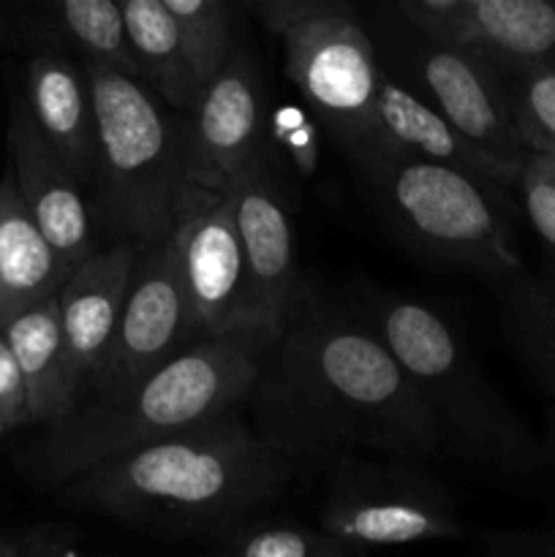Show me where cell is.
I'll return each instance as SVG.
<instances>
[{"mask_svg":"<svg viewBox=\"0 0 555 557\" xmlns=\"http://www.w3.org/2000/svg\"><path fill=\"white\" fill-rule=\"evenodd\" d=\"M163 5L177 25L196 79L207 87L237 49L232 5L226 0H163Z\"/></svg>","mask_w":555,"mask_h":557,"instance_id":"obj_23","label":"cell"},{"mask_svg":"<svg viewBox=\"0 0 555 557\" xmlns=\"http://www.w3.org/2000/svg\"><path fill=\"white\" fill-rule=\"evenodd\" d=\"M188 183L229 194L239 174L267 156L264 85L248 49H234L229 63L205 87L185 123Z\"/></svg>","mask_w":555,"mask_h":557,"instance_id":"obj_14","label":"cell"},{"mask_svg":"<svg viewBox=\"0 0 555 557\" xmlns=\"http://www.w3.org/2000/svg\"><path fill=\"white\" fill-rule=\"evenodd\" d=\"M207 557H210V555H207Z\"/></svg>","mask_w":555,"mask_h":557,"instance_id":"obj_34","label":"cell"},{"mask_svg":"<svg viewBox=\"0 0 555 557\" xmlns=\"http://www.w3.org/2000/svg\"><path fill=\"white\" fill-rule=\"evenodd\" d=\"M9 152L22 201L71 277L98 250L92 243L90 205L85 190L41 136L25 96L11 98Z\"/></svg>","mask_w":555,"mask_h":557,"instance_id":"obj_15","label":"cell"},{"mask_svg":"<svg viewBox=\"0 0 555 557\" xmlns=\"http://www.w3.org/2000/svg\"><path fill=\"white\" fill-rule=\"evenodd\" d=\"M139 250L141 245L136 243H107L60 288V332L71 408L112 343Z\"/></svg>","mask_w":555,"mask_h":557,"instance_id":"obj_16","label":"cell"},{"mask_svg":"<svg viewBox=\"0 0 555 557\" xmlns=\"http://www.w3.org/2000/svg\"><path fill=\"white\" fill-rule=\"evenodd\" d=\"M417 30L471 54L498 82L555 69V0H397Z\"/></svg>","mask_w":555,"mask_h":557,"instance_id":"obj_13","label":"cell"},{"mask_svg":"<svg viewBox=\"0 0 555 557\" xmlns=\"http://www.w3.org/2000/svg\"><path fill=\"white\" fill-rule=\"evenodd\" d=\"M506 326H509L515 346L526 357L528 368L533 370V375L550 397V438L544 457L555 462V330H550L547 324L522 313V310L509 308V305H506Z\"/></svg>","mask_w":555,"mask_h":557,"instance_id":"obj_26","label":"cell"},{"mask_svg":"<svg viewBox=\"0 0 555 557\" xmlns=\"http://www.w3.org/2000/svg\"><path fill=\"white\" fill-rule=\"evenodd\" d=\"M69 272L30 210L14 174L0 180V332L36 305L60 297Z\"/></svg>","mask_w":555,"mask_h":557,"instance_id":"obj_20","label":"cell"},{"mask_svg":"<svg viewBox=\"0 0 555 557\" xmlns=\"http://www.w3.org/2000/svg\"><path fill=\"white\" fill-rule=\"evenodd\" d=\"M528 163H531V166L536 169V172L542 174V177L547 180V183L555 188V156H544V152H531V156H528Z\"/></svg>","mask_w":555,"mask_h":557,"instance_id":"obj_33","label":"cell"},{"mask_svg":"<svg viewBox=\"0 0 555 557\" xmlns=\"http://www.w3.org/2000/svg\"><path fill=\"white\" fill-rule=\"evenodd\" d=\"M63 528H27L0 533V557H49Z\"/></svg>","mask_w":555,"mask_h":557,"instance_id":"obj_32","label":"cell"},{"mask_svg":"<svg viewBox=\"0 0 555 557\" xmlns=\"http://www.w3.org/2000/svg\"><path fill=\"white\" fill-rule=\"evenodd\" d=\"M267 348L248 332L207 337L128 389L85 397L47 428L30 455L33 473L60 490L114 457L237 411L254 392Z\"/></svg>","mask_w":555,"mask_h":557,"instance_id":"obj_3","label":"cell"},{"mask_svg":"<svg viewBox=\"0 0 555 557\" xmlns=\"http://www.w3.org/2000/svg\"><path fill=\"white\" fill-rule=\"evenodd\" d=\"M506 103L531 152L555 156V69H536L501 82Z\"/></svg>","mask_w":555,"mask_h":557,"instance_id":"obj_25","label":"cell"},{"mask_svg":"<svg viewBox=\"0 0 555 557\" xmlns=\"http://www.w3.org/2000/svg\"><path fill=\"white\" fill-rule=\"evenodd\" d=\"M96 109L98 161L87 194L109 243L156 245L172 234L188 188L185 123L141 82L85 63Z\"/></svg>","mask_w":555,"mask_h":557,"instance_id":"obj_5","label":"cell"},{"mask_svg":"<svg viewBox=\"0 0 555 557\" xmlns=\"http://www.w3.org/2000/svg\"><path fill=\"white\" fill-rule=\"evenodd\" d=\"M27 424V389L20 364L0 332V435Z\"/></svg>","mask_w":555,"mask_h":557,"instance_id":"obj_29","label":"cell"},{"mask_svg":"<svg viewBox=\"0 0 555 557\" xmlns=\"http://www.w3.org/2000/svg\"><path fill=\"white\" fill-rule=\"evenodd\" d=\"M27 389V424L52 428L71 411L58 297L16 315L3 330Z\"/></svg>","mask_w":555,"mask_h":557,"instance_id":"obj_22","label":"cell"},{"mask_svg":"<svg viewBox=\"0 0 555 557\" xmlns=\"http://www.w3.org/2000/svg\"><path fill=\"white\" fill-rule=\"evenodd\" d=\"M506 305L555 330V272L547 277H517V281H511Z\"/></svg>","mask_w":555,"mask_h":557,"instance_id":"obj_30","label":"cell"},{"mask_svg":"<svg viewBox=\"0 0 555 557\" xmlns=\"http://www.w3.org/2000/svg\"><path fill=\"white\" fill-rule=\"evenodd\" d=\"M294 471L237 408L92 468L58 498L134 531L221 542L275 504Z\"/></svg>","mask_w":555,"mask_h":557,"instance_id":"obj_2","label":"cell"},{"mask_svg":"<svg viewBox=\"0 0 555 557\" xmlns=\"http://www.w3.org/2000/svg\"><path fill=\"white\" fill-rule=\"evenodd\" d=\"M381 71L446 120L468 145L522 174L531 147L517 131L498 76L479 60L408 25L392 5L365 22Z\"/></svg>","mask_w":555,"mask_h":557,"instance_id":"obj_8","label":"cell"},{"mask_svg":"<svg viewBox=\"0 0 555 557\" xmlns=\"http://www.w3.org/2000/svg\"><path fill=\"white\" fill-rule=\"evenodd\" d=\"M419 161L455 169L498 188H517L520 174L468 145L441 114L381 71L373 109V161ZM362 169V172H365Z\"/></svg>","mask_w":555,"mask_h":557,"instance_id":"obj_18","label":"cell"},{"mask_svg":"<svg viewBox=\"0 0 555 557\" xmlns=\"http://www.w3.org/2000/svg\"><path fill=\"white\" fill-rule=\"evenodd\" d=\"M0 38L33 54H60L79 63L109 65L139 82L125 41L123 3L114 0H52L0 9Z\"/></svg>","mask_w":555,"mask_h":557,"instance_id":"obj_17","label":"cell"},{"mask_svg":"<svg viewBox=\"0 0 555 557\" xmlns=\"http://www.w3.org/2000/svg\"><path fill=\"white\" fill-rule=\"evenodd\" d=\"M190 343L196 341L190 335L188 302L172 239L141 245L118 330L79 400L114 395L139 384Z\"/></svg>","mask_w":555,"mask_h":557,"instance_id":"obj_11","label":"cell"},{"mask_svg":"<svg viewBox=\"0 0 555 557\" xmlns=\"http://www.w3.org/2000/svg\"><path fill=\"white\" fill-rule=\"evenodd\" d=\"M169 239L194 341L248 332V277L232 196L188 185Z\"/></svg>","mask_w":555,"mask_h":557,"instance_id":"obj_10","label":"cell"},{"mask_svg":"<svg viewBox=\"0 0 555 557\" xmlns=\"http://www.w3.org/2000/svg\"><path fill=\"white\" fill-rule=\"evenodd\" d=\"M484 549L490 557H555V528L490 533Z\"/></svg>","mask_w":555,"mask_h":557,"instance_id":"obj_31","label":"cell"},{"mask_svg":"<svg viewBox=\"0 0 555 557\" xmlns=\"http://www.w3.org/2000/svg\"><path fill=\"white\" fill-rule=\"evenodd\" d=\"M123 22L141 85L174 112L194 114L205 87L190 69L177 25L163 0H125Z\"/></svg>","mask_w":555,"mask_h":557,"instance_id":"obj_21","label":"cell"},{"mask_svg":"<svg viewBox=\"0 0 555 557\" xmlns=\"http://www.w3.org/2000/svg\"><path fill=\"white\" fill-rule=\"evenodd\" d=\"M25 85V101L38 131L87 196L96 177L98 134L85 63L60 54H33Z\"/></svg>","mask_w":555,"mask_h":557,"instance_id":"obj_19","label":"cell"},{"mask_svg":"<svg viewBox=\"0 0 555 557\" xmlns=\"http://www.w3.org/2000/svg\"><path fill=\"white\" fill-rule=\"evenodd\" d=\"M254 430L294 466L368 455L422 462L439 435L397 359L365 319L303 302L264 351L248 397Z\"/></svg>","mask_w":555,"mask_h":557,"instance_id":"obj_1","label":"cell"},{"mask_svg":"<svg viewBox=\"0 0 555 557\" xmlns=\"http://www.w3.org/2000/svg\"><path fill=\"white\" fill-rule=\"evenodd\" d=\"M319 531L368 553L460 539L462 517L417 462L351 455L332 462Z\"/></svg>","mask_w":555,"mask_h":557,"instance_id":"obj_9","label":"cell"},{"mask_svg":"<svg viewBox=\"0 0 555 557\" xmlns=\"http://www.w3.org/2000/svg\"><path fill=\"white\" fill-rule=\"evenodd\" d=\"M248 277V332L267 346L278 341L303 308L297 243L270 152L250 163L229 188Z\"/></svg>","mask_w":555,"mask_h":557,"instance_id":"obj_12","label":"cell"},{"mask_svg":"<svg viewBox=\"0 0 555 557\" xmlns=\"http://www.w3.org/2000/svg\"><path fill=\"white\" fill-rule=\"evenodd\" d=\"M517 188H520L522 210H526L528 223H531L533 232L539 234V239L547 245L555 259V188L528 161L522 166Z\"/></svg>","mask_w":555,"mask_h":557,"instance_id":"obj_27","label":"cell"},{"mask_svg":"<svg viewBox=\"0 0 555 557\" xmlns=\"http://www.w3.org/2000/svg\"><path fill=\"white\" fill-rule=\"evenodd\" d=\"M368 324L417 392L441 455L498 473H533L544 449L477 364L455 326L433 310L395 294L365 299Z\"/></svg>","mask_w":555,"mask_h":557,"instance_id":"obj_4","label":"cell"},{"mask_svg":"<svg viewBox=\"0 0 555 557\" xmlns=\"http://www.w3.org/2000/svg\"><path fill=\"white\" fill-rule=\"evenodd\" d=\"M275 131L281 139V150L294 161V166L305 174H313L319 161V128L303 112L286 107L275 114Z\"/></svg>","mask_w":555,"mask_h":557,"instance_id":"obj_28","label":"cell"},{"mask_svg":"<svg viewBox=\"0 0 555 557\" xmlns=\"http://www.w3.org/2000/svg\"><path fill=\"white\" fill-rule=\"evenodd\" d=\"M210 557H368L362 549L292 522H248L218 542Z\"/></svg>","mask_w":555,"mask_h":557,"instance_id":"obj_24","label":"cell"},{"mask_svg":"<svg viewBox=\"0 0 555 557\" xmlns=\"http://www.w3.org/2000/svg\"><path fill=\"white\" fill-rule=\"evenodd\" d=\"M250 9L281 38L286 76L316 125L362 172L373 161V109L381 82L362 16L346 0H256Z\"/></svg>","mask_w":555,"mask_h":557,"instance_id":"obj_6","label":"cell"},{"mask_svg":"<svg viewBox=\"0 0 555 557\" xmlns=\"http://www.w3.org/2000/svg\"><path fill=\"white\" fill-rule=\"evenodd\" d=\"M359 174L386 226L414 253L452 270L520 277L504 188L419 161H379Z\"/></svg>","mask_w":555,"mask_h":557,"instance_id":"obj_7","label":"cell"}]
</instances>
